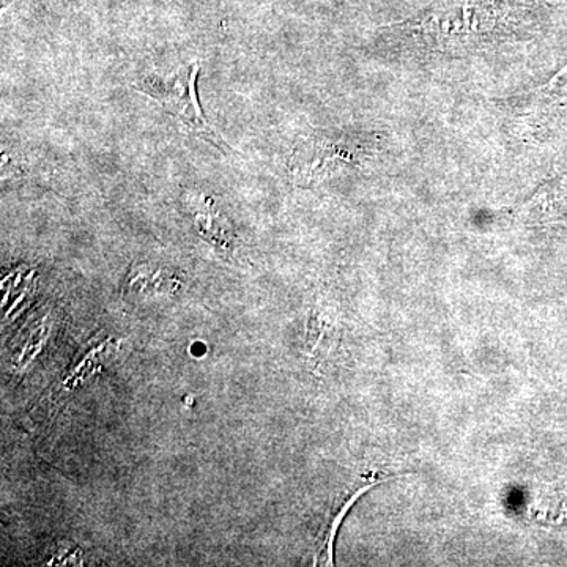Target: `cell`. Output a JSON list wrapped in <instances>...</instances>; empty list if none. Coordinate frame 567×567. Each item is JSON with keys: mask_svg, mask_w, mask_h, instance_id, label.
I'll use <instances>...</instances> for the list:
<instances>
[{"mask_svg": "<svg viewBox=\"0 0 567 567\" xmlns=\"http://www.w3.org/2000/svg\"><path fill=\"white\" fill-rule=\"evenodd\" d=\"M516 3L507 0H445L401 25V32L423 39L425 47L450 51L486 44L514 25Z\"/></svg>", "mask_w": 567, "mask_h": 567, "instance_id": "6da1fadb", "label": "cell"}, {"mask_svg": "<svg viewBox=\"0 0 567 567\" xmlns=\"http://www.w3.org/2000/svg\"><path fill=\"white\" fill-rule=\"evenodd\" d=\"M199 71V62H189L173 73L144 78L141 87L186 128L221 148L224 141L208 125L197 100L196 82Z\"/></svg>", "mask_w": 567, "mask_h": 567, "instance_id": "7a4b0ae2", "label": "cell"}, {"mask_svg": "<svg viewBox=\"0 0 567 567\" xmlns=\"http://www.w3.org/2000/svg\"><path fill=\"white\" fill-rule=\"evenodd\" d=\"M374 147L371 141H365L361 136L334 137V136H315L309 137L293 153L290 162V173H292L295 183L323 182L324 178L338 174L339 171L347 169L349 166H357L363 162L365 155Z\"/></svg>", "mask_w": 567, "mask_h": 567, "instance_id": "3957f363", "label": "cell"}]
</instances>
